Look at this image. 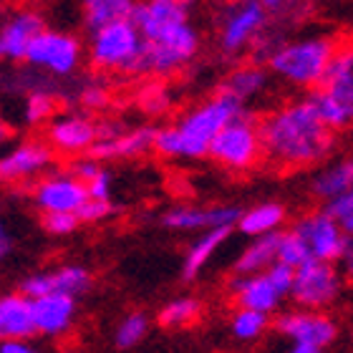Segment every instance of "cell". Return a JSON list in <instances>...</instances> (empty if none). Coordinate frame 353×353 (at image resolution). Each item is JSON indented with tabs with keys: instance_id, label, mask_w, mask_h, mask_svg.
I'll list each match as a JSON object with an SVG mask.
<instances>
[{
	"instance_id": "1",
	"label": "cell",
	"mask_w": 353,
	"mask_h": 353,
	"mask_svg": "<svg viewBox=\"0 0 353 353\" xmlns=\"http://www.w3.org/2000/svg\"><path fill=\"white\" fill-rule=\"evenodd\" d=\"M265 159L278 170H305L323 162L333 149V129L321 121L308 96L295 99L260 121Z\"/></svg>"
},
{
	"instance_id": "2",
	"label": "cell",
	"mask_w": 353,
	"mask_h": 353,
	"mask_svg": "<svg viewBox=\"0 0 353 353\" xmlns=\"http://www.w3.org/2000/svg\"><path fill=\"white\" fill-rule=\"evenodd\" d=\"M248 106L237 103L225 91L202 101L176 119L174 124L154 129V154L164 159H199L210 154V144L230 119Z\"/></svg>"
},
{
	"instance_id": "3",
	"label": "cell",
	"mask_w": 353,
	"mask_h": 353,
	"mask_svg": "<svg viewBox=\"0 0 353 353\" xmlns=\"http://www.w3.org/2000/svg\"><path fill=\"white\" fill-rule=\"evenodd\" d=\"M336 51L339 46L328 36L293 38L268 53V68L280 81L310 91L323 83Z\"/></svg>"
},
{
	"instance_id": "4",
	"label": "cell",
	"mask_w": 353,
	"mask_h": 353,
	"mask_svg": "<svg viewBox=\"0 0 353 353\" xmlns=\"http://www.w3.org/2000/svg\"><path fill=\"white\" fill-rule=\"evenodd\" d=\"M141 51H144L141 30L132 18H121L91 30L86 59L101 74H137Z\"/></svg>"
},
{
	"instance_id": "5",
	"label": "cell",
	"mask_w": 353,
	"mask_h": 353,
	"mask_svg": "<svg viewBox=\"0 0 353 353\" xmlns=\"http://www.w3.org/2000/svg\"><path fill=\"white\" fill-rule=\"evenodd\" d=\"M207 157H212L214 162L228 172L255 170L265 159L260 121L248 109H243L217 132Z\"/></svg>"
},
{
	"instance_id": "6",
	"label": "cell",
	"mask_w": 353,
	"mask_h": 353,
	"mask_svg": "<svg viewBox=\"0 0 353 353\" xmlns=\"http://www.w3.org/2000/svg\"><path fill=\"white\" fill-rule=\"evenodd\" d=\"M280 339L288 341L290 353H321L339 339V323L323 310L298 308L280 313L272 323Z\"/></svg>"
},
{
	"instance_id": "7",
	"label": "cell",
	"mask_w": 353,
	"mask_h": 353,
	"mask_svg": "<svg viewBox=\"0 0 353 353\" xmlns=\"http://www.w3.org/2000/svg\"><path fill=\"white\" fill-rule=\"evenodd\" d=\"M199 53V33L187 23L159 41H144V51L137 63V76H174Z\"/></svg>"
},
{
	"instance_id": "8",
	"label": "cell",
	"mask_w": 353,
	"mask_h": 353,
	"mask_svg": "<svg viewBox=\"0 0 353 353\" xmlns=\"http://www.w3.org/2000/svg\"><path fill=\"white\" fill-rule=\"evenodd\" d=\"M83 56H86V48L74 33L43 28L33 38L26 53V63L53 79H68L81 68Z\"/></svg>"
},
{
	"instance_id": "9",
	"label": "cell",
	"mask_w": 353,
	"mask_h": 353,
	"mask_svg": "<svg viewBox=\"0 0 353 353\" xmlns=\"http://www.w3.org/2000/svg\"><path fill=\"white\" fill-rule=\"evenodd\" d=\"M343 270L336 268L331 260H305L295 268L293 288H290V301L298 308L323 310L331 308L339 301L343 290Z\"/></svg>"
},
{
	"instance_id": "10",
	"label": "cell",
	"mask_w": 353,
	"mask_h": 353,
	"mask_svg": "<svg viewBox=\"0 0 353 353\" xmlns=\"http://www.w3.org/2000/svg\"><path fill=\"white\" fill-rule=\"evenodd\" d=\"M265 26H268V8L260 0H235L220 18L217 46L228 59H237L252 43H258Z\"/></svg>"
},
{
	"instance_id": "11",
	"label": "cell",
	"mask_w": 353,
	"mask_h": 353,
	"mask_svg": "<svg viewBox=\"0 0 353 353\" xmlns=\"http://www.w3.org/2000/svg\"><path fill=\"white\" fill-rule=\"evenodd\" d=\"M293 230L298 232L305 248H308L310 260H331L339 263L343 258V252L348 250L353 237H348L341 225L333 220V214L328 210H313V212L301 214L293 222Z\"/></svg>"
},
{
	"instance_id": "12",
	"label": "cell",
	"mask_w": 353,
	"mask_h": 353,
	"mask_svg": "<svg viewBox=\"0 0 353 353\" xmlns=\"http://www.w3.org/2000/svg\"><path fill=\"white\" fill-rule=\"evenodd\" d=\"M101 137V124H96L88 114L68 111V114H53L46 124V141L56 154L79 157L88 154Z\"/></svg>"
},
{
	"instance_id": "13",
	"label": "cell",
	"mask_w": 353,
	"mask_h": 353,
	"mask_svg": "<svg viewBox=\"0 0 353 353\" xmlns=\"http://www.w3.org/2000/svg\"><path fill=\"white\" fill-rule=\"evenodd\" d=\"M33 207L38 212H79L88 199L86 184L68 170L46 172L33 184Z\"/></svg>"
},
{
	"instance_id": "14",
	"label": "cell",
	"mask_w": 353,
	"mask_h": 353,
	"mask_svg": "<svg viewBox=\"0 0 353 353\" xmlns=\"http://www.w3.org/2000/svg\"><path fill=\"white\" fill-rule=\"evenodd\" d=\"M197 0H137L132 21L141 30L144 41H159L187 26L192 6Z\"/></svg>"
},
{
	"instance_id": "15",
	"label": "cell",
	"mask_w": 353,
	"mask_h": 353,
	"mask_svg": "<svg viewBox=\"0 0 353 353\" xmlns=\"http://www.w3.org/2000/svg\"><path fill=\"white\" fill-rule=\"evenodd\" d=\"M53 152L48 141H21L0 154V184L33 182L53 167Z\"/></svg>"
},
{
	"instance_id": "16",
	"label": "cell",
	"mask_w": 353,
	"mask_h": 353,
	"mask_svg": "<svg viewBox=\"0 0 353 353\" xmlns=\"http://www.w3.org/2000/svg\"><path fill=\"white\" fill-rule=\"evenodd\" d=\"M94 288V275L88 268L76 263L59 265L53 270H41L33 272L21 283V290L30 298H38V295H48V293H63V295H74V298H81L88 290Z\"/></svg>"
},
{
	"instance_id": "17",
	"label": "cell",
	"mask_w": 353,
	"mask_h": 353,
	"mask_svg": "<svg viewBox=\"0 0 353 353\" xmlns=\"http://www.w3.org/2000/svg\"><path fill=\"white\" fill-rule=\"evenodd\" d=\"M240 207L212 205V207H172L162 214V225L174 232H205L217 228H237Z\"/></svg>"
},
{
	"instance_id": "18",
	"label": "cell",
	"mask_w": 353,
	"mask_h": 353,
	"mask_svg": "<svg viewBox=\"0 0 353 353\" xmlns=\"http://www.w3.org/2000/svg\"><path fill=\"white\" fill-rule=\"evenodd\" d=\"M230 295H232L235 305H240V308L263 310L268 316L278 313L280 305L288 298V293L280 290V285L272 280V275L268 270L252 272V275H232Z\"/></svg>"
},
{
	"instance_id": "19",
	"label": "cell",
	"mask_w": 353,
	"mask_h": 353,
	"mask_svg": "<svg viewBox=\"0 0 353 353\" xmlns=\"http://www.w3.org/2000/svg\"><path fill=\"white\" fill-rule=\"evenodd\" d=\"M76 298L63 293H48L33 298V321L41 339L61 341L74 331L76 323Z\"/></svg>"
},
{
	"instance_id": "20",
	"label": "cell",
	"mask_w": 353,
	"mask_h": 353,
	"mask_svg": "<svg viewBox=\"0 0 353 353\" xmlns=\"http://www.w3.org/2000/svg\"><path fill=\"white\" fill-rule=\"evenodd\" d=\"M46 28L43 18L36 13V10H15L0 23V56L6 61H26V53H28L33 38Z\"/></svg>"
},
{
	"instance_id": "21",
	"label": "cell",
	"mask_w": 353,
	"mask_h": 353,
	"mask_svg": "<svg viewBox=\"0 0 353 353\" xmlns=\"http://www.w3.org/2000/svg\"><path fill=\"white\" fill-rule=\"evenodd\" d=\"M149 152H154V126H137L129 132L103 134L94 144L91 154L101 162H117V159H137Z\"/></svg>"
},
{
	"instance_id": "22",
	"label": "cell",
	"mask_w": 353,
	"mask_h": 353,
	"mask_svg": "<svg viewBox=\"0 0 353 353\" xmlns=\"http://www.w3.org/2000/svg\"><path fill=\"white\" fill-rule=\"evenodd\" d=\"M33 298L23 290L0 295V343L13 339H36Z\"/></svg>"
},
{
	"instance_id": "23",
	"label": "cell",
	"mask_w": 353,
	"mask_h": 353,
	"mask_svg": "<svg viewBox=\"0 0 353 353\" xmlns=\"http://www.w3.org/2000/svg\"><path fill=\"white\" fill-rule=\"evenodd\" d=\"M230 235H232V228H217V230L197 232V237L192 240V245L187 248V252H184L182 280H187V283L197 280L199 275H202V270L207 268V263L214 258V252L228 243Z\"/></svg>"
},
{
	"instance_id": "24",
	"label": "cell",
	"mask_w": 353,
	"mask_h": 353,
	"mask_svg": "<svg viewBox=\"0 0 353 353\" xmlns=\"http://www.w3.org/2000/svg\"><path fill=\"white\" fill-rule=\"evenodd\" d=\"M268 83H270L268 71L263 66H258V63H248V66H237L235 71H230L220 91L232 96L237 103L248 106V103H252L268 91Z\"/></svg>"
},
{
	"instance_id": "25",
	"label": "cell",
	"mask_w": 353,
	"mask_h": 353,
	"mask_svg": "<svg viewBox=\"0 0 353 353\" xmlns=\"http://www.w3.org/2000/svg\"><path fill=\"white\" fill-rule=\"evenodd\" d=\"M288 220V210L280 202H260L240 212L237 228L245 237H260L270 235V232H280V228Z\"/></svg>"
},
{
	"instance_id": "26",
	"label": "cell",
	"mask_w": 353,
	"mask_h": 353,
	"mask_svg": "<svg viewBox=\"0 0 353 353\" xmlns=\"http://www.w3.org/2000/svg\"><path fill=\"white\" fill-rule=\"evenodd\" d=\"M321 86L328 88L353 119V46H339Z\"/></svg>"
},
{
	"instance_id": "27",
	"label": "cell",
	"mask_w": 353,
	"mask_h": 353,
	"mask_svg": "<svg viewBox=\"0 0 353 353\" xmlns=\"http://www.w3.org/2000/svg\"><path fill=\"white\" fill-rule=\"evenodd\" d=\"M278 240H280V232L250 237V245L243 248V252H240L237 260L232 263V275L263 272V270H268L272 263H278Z\"/></svg>"
},
{
	"instance_id": "28",
	"label": "cell",
	"mask_w": 353,
	"mask_h": 353,
	"mask_svg": "<svg viewBox=\"0 0 353 353\" xmlns=\"http://www.w3.org/2000/svg\"><path fill=\"white\" fill-rule=\"evenodd\" d=\"M351 187H353V157H346V159L328 164L321 172H316V176L310 179V192L321 202L339 197V194L348 192Z\"/></svg>"
},
{
	"instance_id": "29",
	"label": "cell",
	"mask_w": 353,
	"mask_h": 353,
	"mask_svg": "<svg viewBox=\"0 0 353 353\" xmlns=\"http://www.w3.org/2000/svg\"><path fill=\"white\" fill-rule=\"evenodd\" d=\"M202 318V303L192 295H179L172 298L170 303H164L159 313H157V323L167 328V331H176V328H190Z\"/></svg>"
},
{
	"instance_id": "30",
	"label": "cell",
	"mask_w": 353,
	"mask_h": 353,
	"mask_svg": "<svg viewBox=\"0 0 353 353\" xmlns=\"http://www.w3.org/2000/svg\"><path fill=\"white\" fill-rule=\"evenodd\" d=\"M270 328V316L255 308H240V305H235V313L230 318V333L240 343H258Z\"/></svg>"
},
{
	"instance_id": "31",
	"label": "cell",
	"mask_w": 353,
	"mask_h": 353,
	"mask_svg": "<svg viewBox=\"0 0 353 353\" xmlns=\"http://www.w3.org/2000/svg\"><path fill=\"white\" fill-rule=\"evenodd\" d=\"M134 6H137V0H81L83 23L88 30H94L111 21L132 18Z\"/></svg>"
},
{
	"instance_id": "32",
	"label": "cell",
	"mask_w": 353,
	"mask_h": 353,
	"mask_svg": "<svg viewBox=\"0 0 353 353\" xmlns=\"http://www.w3.org/2000/svg\"><path fill=\"white\" fill-rule=\"evenodd\" d=\"M308 101L310 106L316 109V114L321 117V121H323L328 129H333V132H341V129H346L348 124H351L353 119L348 117L346 106L336 99V96L328 91V88L318 86V88H310L308 91Z\"/></svg>"
},
{
	"instance_id": "33",
	"label": "cell",
	"mask_w": 353,
	"mask_h": 353,
	"mask_svg": "<svg viewBox=\"0 0 353 353\" xmlns=\"http://www.w3.org/2000/svg\"><path fill=\"white\" fill-rule=\"evenodd\" d=\"M149 331H152V321L147 313L134 310L129 316H124L119 321L117 331H114V346L119 351H132V348L141 346L147 341Z\"/></svg>"
},
{
	"instance_id": "34",
	"label": "cell",
	"mask_w": 353,
	"mask_h": 353,
	"mask_svg": "<svg viewBox=\"0 0 353 353\" xmlns=\"http://www.w3.org/2000/svg\"><path fill=\"white\" fill-rule=\"evenodd\" d=\"M53 114H56V99H53V94H48V91H43V88L30 91L28 99H26V106H23V119H26V124L43 126L51 121Z\"/></svg>"
},
{
	"instance_id": "35",
	"label": "cell",
	"mask_w": 353,
	"mask_h": 353,
	"mask_svg": "<svg viewBox=\"0 0 353 353\" xmlns=\"http://www.w3.org/2000/svg\"><path fill=\"white\" fill-rule=\"evenodd\" d=\"M278 260L280 263L290 265V268H298V265H303L305 260H310L308 255V248H305V243H303L301 237H298V232H295L293 228L290 230H280V240H278Z\"/></svg>"
},
{
	"instance_id": "36",
	"label": "cell",
	"mask_w": 353,
	"mask_h": 353,
	"mask_svg": "<svg viewBox=\"0 0 353 353\" xmlns=\"http://www.w3.org/2000/svg\"><path fill=\"white\" fill-rule=\"evenodd\" d=\"M41 225L51 237H68L79 230L81 220L76 212H46L41 214Z\"/></svg>"
},
{
	"instance_id": "37",
	"label": "cell",
	"mask_w": 353,
	"mask_h": 353,
	"mask_svg": "<svg viewBox=\"0 0 353 353\" xmlns=\"http://www.w3.org/2000/svg\"><path fill=\"white\" fill-rule=\"evenodd\" d=\"M325 210L333 214V220L339 222L341 230L346 232L348 237H353V187L339 197H333L325 202Z\"/></svg>"
},
{
	"instance_id": "38",
	"label": "cell",
	"mask_w": 353,
	"mask_h": 353,
	"mask_svg": "<svg viewBox=\"0 0 353 353\" xmlns=\"http://www.w3.org/2000/svg\"><path fill=\"white\" fill-rule=\"evenodd\" d=\"M109 86L101 81H86L79 88V103H81L86 111H101L109 106Z\"/></svg>"
},
{
	"instance_id": "39",
	"label": "cell",
	"mask_w": 353,
	"mask_h": 353,
	"mask_svg": "<svg viewBox=\"0 0 353 353\" xmlns=\"http://www.w3.org/2000/svg\"><path fill=\"white\" fill-rule=\"evenodd\" d=\"M114 212H117V207H114V202H111V199L88 197L86 202L81 205V210H79L76 214H79L81 225H99V222L109 220Z\"/></svg>"
},
{
	"instance_id": "40",
	"label": "cell",
	"mask_w": 353,
	"mask_h": 353,
	"mask_svg": "<svg viewBox=\"0 0 353 353\" xmlns=\"http://www.w3.org/2000/svg\"><path fill=\"white\" fill-rule=\"evenodd\" d=\"M101 170H103V162H101V159H96L91 152H88V154L71 157V164H68V172L79 176L83 184L91 182V179H94V176L99 174Z\"/></svg>"
},
{
	"instance_id": "41",
	"label": "cell",
	"mask_w": 353,
	"mask_h": 353,
	"mask_svg": "<svg viewBox=\"0 0 353 353\" xmlns=\"http://www.w3.org/2000/svg\"><path fill=\"white\" fill-rule=\"evenodd\" d=\"M141 106L149 114H164V111L170 109V99H167L162 86H149L144 91V96H141Z\"/></svg>"
},
{
	"instance_id": "42",
	"label": "cell",
	"mask_w": 353,
	"mask_h": 353,
	"mask_svg": "<svg viewBox=\"0 0 353 353\" xmlns=\"http://www.w3.org/2000/svg\"><path fill=\"white\" fill-rule=\"evenodd\" d=\"M111 184H114V179H111V172L103 167L99 174L91 179V182H86V190H88V197H99V199H111Z\"/></svg>"
},
{
	"instance_id": "43",
	"label": "cell",
	"mask_w": 353,
	"mask_h": 353,
	"mask_svg": "<svg viewBox=\"0 0 353 353\" xmlns=\"http://www.w3.org/2000/svg\"><path fill=\"white\" fill-rule=\"evenodd\" d=\"M33 343L28 339H13V341H3L0 343V353H33Z\"/></svg>"
},
{
	"instance_id": "44",
	"label": "cell",
	"mask_w": 353,
	"mask_h": 353,
	"mask_svg": "<svg viewBox=\"0 0 353 353\" xmlns=\"http://www.w3.org/2000/svg\"><path fill=\"white\" fill-rule=\"evenodd\" d=\"M10 252H13V235L8 232L6 222L0 220V263H3Z\"/></svg>"
},
{
	"instance_id": "45",
	"label": "cell",
	"mask_w": 353,
	"mask_h": 353,
	"mask_svg": "<svg viewBox=\"0 0 353 353\" xmlns=\"http://www.w3.org/2000/svg\"><path fill=\"white\" fill-rule=\"evenodd\" d=\"M339 263H341V270H343V275H346L348 280H353V240H351L348 250L343 252V258H341Z\"/></svg>"
},
{
	"instance_id": "46",
	"label": "cell",
	"mask_w": 353,
	"mask_h": 353,
	"mask_svg": "<svg viewBox=\"0 0 353 353\" xmlns=\"http://www.w3.org/2000/svg\"><path fill=\"white\" fill-rule=\"evenodd\" d=\"M260 3H263L268 10H272V8H280L283 3H288V0H260Z\"/></svg>"
},
{
	"instance_id": "47",
	"label": "cell",
	"mask_w": 353,
	"mask_h": 353,
	"mask_svg": "<svg viewBox=\"0 0 353 353\" xmlns=\"http://www.w3.org/2000/svg\"><path fill=\"white\" fill-rule=\"evenodd\" d=\"M8 139V129H6V124L0 126V147H3V141Z\"/></svg>"
},
{
	"instance_id": "48",
	"label": "cell",
	"mask_w": 353,
	"mask_h": 353,
	"mask_svg": "<svg viewBox=\"0 0 353 353\" xmlns=\"http://www.w3.org/2000/svg\"><path fill=\"white\" fill-rule=\"evenodd\" d=\"M0 59H3V56H0Z\"/></svg>"
}]
</instances>
